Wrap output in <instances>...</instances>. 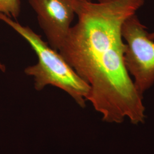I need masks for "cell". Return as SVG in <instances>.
Segmentation results:
<instances>
[{"label":"cell","instance_id":"2","mask_svg":"<svg viewBox=\"0 0 154 154\" xmlns=\"http://www.w3.org/2000/svg\"><path fill=\"white\" fill-rule=\"evenodd\" d=\"M0 20L19 34L37 56V62L24 70L27 75L33 77L35 90L41 91L47 86H54L63 90L78 105L85 107L90 91V86L77 74L60 53L29 26L2 14H0Z\"/></svg>","mask_w":154,"mask_h":154},{"label":"cell","instance_id":"4","mask_svg":"<svg viewBox=\"0 0 154 154\" xmlns=\"http://www.w3.org/2000/svg\"><path fill=\"white\" fill-rule=\"evenodd\" d=\"M76 1L28 0L37 14L48 44L54 49H60L72 26Z\"/></svg>","mask_w":154,"mask_h":154},{"label":"cell","instance_id":"5","mask_svg":"<svg viewBox=\"0 0 154 154\" xmlns=\"http://www.w3.org/2000/svg\"><path fill=\"white\" fill-rule=\"evenodd\" d=\"M20 0H0V14L16 20L21 13Z\"/></svg>","mask_w":154,"mask_h":154},{"label":"cell","instance_id":"8","mask_svg":"<svg viewBox=\"0 0 154 154\" xmlns=\"http://www.w3.org/2000/svg\"><path fill=\"white\" fill-rule=\"evenodd\" d=\"M85 1H97L98 0H85Z\"/></svg>","mask_w":154,"mask_h":154},{"label":"cell","instance_id":"1","mask_svg":"<svg viewBox=\"0 0 154 154\" xmlns=\"http://www.w3.org/2000/svg\"><path fill=\"white\" fill-rule=\"evenodd\" d=\"M145 0H77L76 24L58 50L90 88L88 101L109 123L127 118L133 124L146 118L143 96L127 70L126 46L122 35L125 20Z\"/></svg>","mask_w":154,"mask_h":154},{"label":"cell","instance_id":"6","mask_svg":"<svg viewBox=\"0 0 154 154\" xmlns=\"http://www.w3.org/2000/svg\"><path fill=\"white\" fill-rule=\"evenodd\" d=\"M0 70L2 72H5L6 70V67L0 61Z\"/></svg>","mask_w":154,"mask_h":154},{"label":"cell","instance_id":"3","mask_svg":"<svg viewBox=\"0 0 154 154\" xmlns=\"http://www.w3.org/2000/svg\"><path fill=\"white\" fill-rule=\"evenodd\" d=\"M147 28L134 14L127 18L122 28L126 46L125 61L134 78L138 92L143 94L154 84V41L149 37Z\"/></svg>","mask_w":154,"mask_h":154},{"label":"cell","instance_id":"7","mask_svg":"<svg viewBox=\"0 0 154 154\" xmlns=\"http://www.w3.org/2000/svg\"><path fill=\"white\" fill-rule=\"evenodd\" d=\"M149 37L152 40H154V32L152 33H149Z\"/></svg>","mask_w":154,"mask_h":154}]
</instances>
